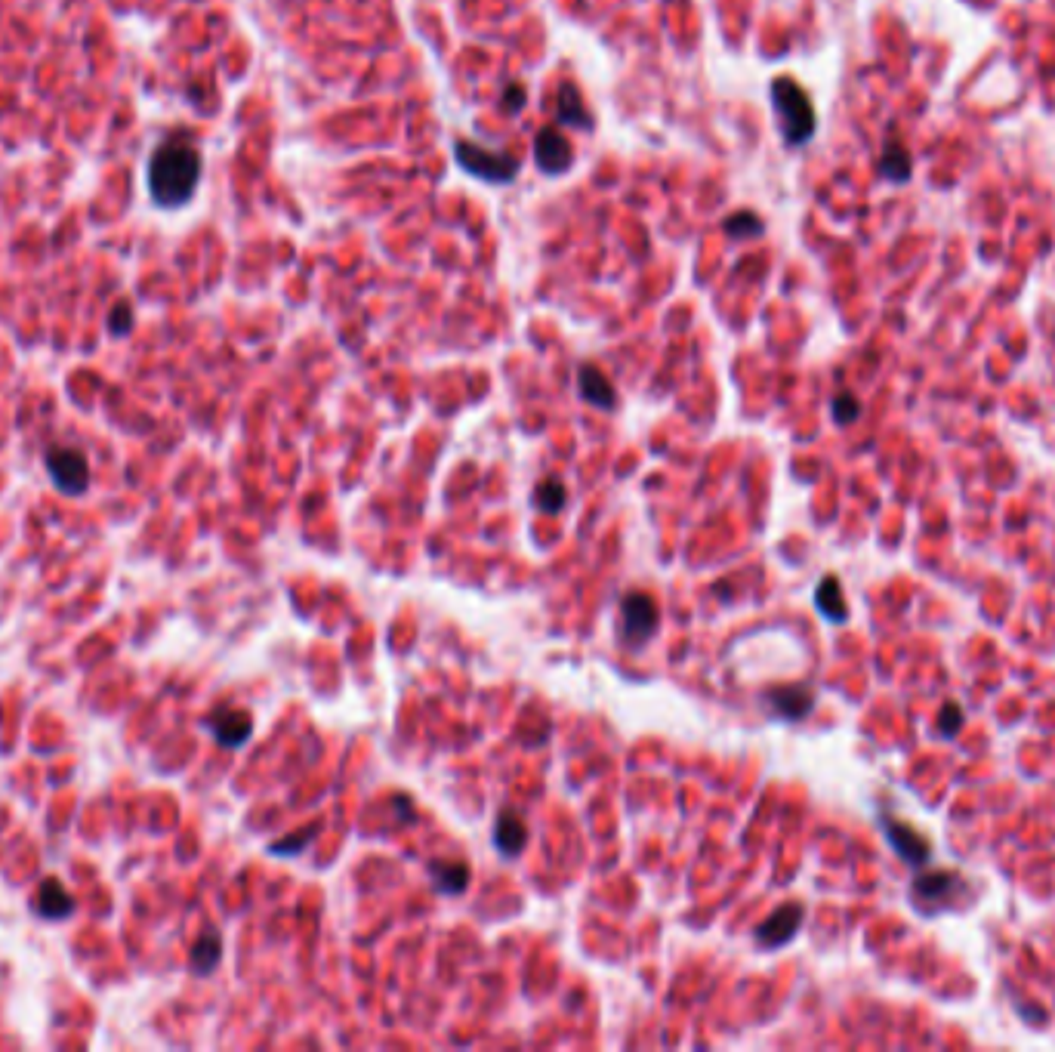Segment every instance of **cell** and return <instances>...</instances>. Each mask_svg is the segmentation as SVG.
<instances>
[{"label":"cell","mask_w":1055,"mask_h":1052,"mask_svg":"<svg viewBox=\"0 0 1055 1052\" xmlns=\"http://www.w3.org/2000/svg\"><path fill=\"white\" fill-rule=\"evenodd\" d=\"M883 821V830H886V840L892 843V849L911 864H926L929 861V840L923 837L920 830H914L911 824L904 821H895L889 815L880 818Z\"/></svg>","instance_id":"cell-10"},{"label":"cell","mask_w":1055,"mask_h":1052,"mask_svg":"<svg viewBox=\"0 0 1055 1052\" xmlns=\"http://www.w3.org/2000/svg\"><path fill=\"white\" fill-rule=\"evenodd\" d=\"M565 503H568V491H565V485H562L559 479L547 476V479L537 482V488H534V506H537L540 513H562Z\"/></svg>","instance_id":"cell-20"},{"label":"cell","mask_w":1055,"mask_h":1052,"mask_svg":"<svg viewBox=\"0 0 1055 1052\" xmlns=\"http://www.w3.org/2000/svg\"><path fill=\"white\" fill-rule=\"evenodd\" d=\"M830 414H833V420L840 423V426H849V423H855V420L861 417V402H858L852 392H840V395H836L833 402H830Z\"/></svg>","instance_id":"cell-23"},{"label":"cell","mask_w":1055,"mask_h":1052,"mask_svg":"<svg viewBox=\"0 0 1055 1052\" xmlns=\"http://www.w3.org/2000/svg\"><path fill=\"white\" fill-rule=\"evenodd\" d=\"M220 960H223V938H220V932H213V929L201 932L198 941L192 945V957H189L192 972L204 978V975H210L216 966H220Z\"/></svg>","instance_id":"cell-18"},{"label":"cell","mask_w":1055,"mask_h":1052,"mask_svg":"<svg viewBox=\"0 0 1055 1052\" xmlns=\"http://www.w3.org/2000/svg\"><path fill=\"white\" fill-rule=\"evenodd\" d=\"M201 170H204V161L195 145L183 139H164L152 152L149 173H145L152 201L161 210L186 207L201 183Z\"/></svg>","instance_id":"cell-1"},{"label":"cell","mask_w":1055,"mask_h":1052,"mask_svg":"<svg viewBox=\"0 0 1055 1052\" xmlns=\"http://www.w3.org/2000/svg\"><path fill=\"white\" fill-rule=\"evenodd\" d=\"M207 729L210 735L216 738V744L226 747V750H238L250 741L253 735V716L247 710H235V707H226V710H216L210 719H207Z\"/></svg>","instance_id":"cell-9"},{"label":"cell","mask_w":1055,"mask_h":1052,"mask_svg":"<svg viewBox=\"0 0 1055 1052\" xmlns=\"http://www.w3.org/2000/svg\"><path fill=\"white\" fill-rule=\"evenodd\" d=\"M960 725H963V710L954 704V701H948V704H944V710H941V719H938V729H941V735H954L957 729H960Z\"/></svg>","instance_id":"cell-25"},{"label":"cell","mask_w":1055,"mask_h":1052,"mask_svg":"<svg viewBox=\"0 0 1055 1052\" xmlns=\"http://www.w3.org/2000/svg\"><path fill=\"white\" fill-rule=\"evenodd\" d=\"M577 389H580V398H584V402L593 405V408H602V411H614L617 408V389L596 365H580Z\"/></svg>","instance_id":"cell-14"},{"label":"cell","mask_w":1055,"mask_h":1052,"mask_svg":"<svg viewBox=\"0 0 1055 1052\" xmlns=\"http://www.w3.org/2000/svg\"><path fill=\"white\" fill-rule=\"evenodd\" d=\"M769 93H772V108H775V118H778L784 142L790 145V149L806 145L815 136V127H818V115H815V105H812L809 93L799 87L790 75L775 78Z\"/></svg>","instance_id":"cell-2"},{"label":"cell","mask_w":1055,"mask_h":1052,"mask_svg":"<svg viewBox=\"0 0 1055 1052\" xmlns=\"http://www.w3.org/2000/svg\"><path fill=\"white\" fill-rule=\"evenodd\" d=\"M491 843L500 855L516 858L522 855V849L528 846V824L522 821L519 812L513 809H500L494 818V830H491Z\"/></svg>","instance_id":"cell-11"},{"label":"cell","mask_w":1055,"mask_h":1052,"mask_svg":"<svg viewBox=\"0 0 1055 1052\" xmlns=\"http://www.w3.org/2000/svg\"><path fill=\"white\" fill-rule=\"evenodd\" d=\"M534 164L547 176H562L574 167V149L559 124L543 127L534 139Z\"/></svg>","instance_id":"cell-7"},{"label":"cell","mask_w":1055,"mask_h":1052,"mask_svg":"<svg viewBox=\"0 0 1055 1052\" xmlns=\"http://www.w3.org/2000/svg\"><path fill=\"white\" fill-rule=\"evenodd\" d=\"M318 837V824H312V827H303V830H297V833H290V837H284V840H275V843H269V852H275V855H284V858H290V855H300L312 840Z\"/></svg>","instance_id":"cell-22"},{"label":"cell","mask_w":1055,"mask_h":1052,"mask_svg":"<svg viewBox=\"0 0 1055 1052\" xmlns=\"http://www.w3.org/2000/svg\"><path fill=\"white\" fill-rule=\"evenodd\" d=\"M963 886V877L951 874V870H935V874H920L914 880V898L920 904H944L951 901V895Z\"/></svg>","instance_id":"cell-16"},{"label":"cell","mask_w":1055,"mask_h":1052,"mask_svg":"<svg viewBox=\"0 0 1055 1052\" xmlns=\"http://www.w3.org/2000/svg\"><path fill=\"white\" fill-rule=\"evenodd\" d=\"M766 704L769 710L784 719V722H799L806 719L815 707V692L812 685L806 682H790V685H775L772 692H766Z\"/></svg>","instance_id":"cell-8"},{"label":"cell","mask_w":1055,"mask_h":1052,"mask_svg":"<svg viewBox=\"0 0 1055 1052\" xmlns=\"http://www.w3.org/2000/svg\"><path fill=\"white\" fill-rule=\"evenodd\" d=\"M454 158H457V164H460L469 176H476V179H482V183H491V186L513 183V179L519 176V170H522V161H519V158L503 155V152H491V149H482V145L466 142V139H457V142H454Z\"/></svg>","instance_id":"cell-3"},{"label":"cell","mask_w":1055,"mask_h":1052,"mask_svg":"<svg viewBox=\"0 0 1055 1052\" xmlns=\"http://www.w3.org/2000/svg\"><path fill=\"white\" fill-rule=\"evenodd\" d=\"M911 170H914V161L907 155V149L898 139H889L880 155V176L889 179V183H907Z\"/></svg>","instance_id":"cell-19"},{"label":"cell","mask_w":1055,"mask_h":1052,"mask_svg":"<svg viewBox=\"0 0 1055 1052\" xmlns=\"http://www.w3.org/2000/svg\"><path fill=\"white\" fill-rule=\"evenodd\" d=\"M803 920H806V908H803V904H796V901L781 904L778 911H772L766 920L756 926V932H753L756 945L766 948V951H775V948L790 945V941L796 938V932H799V926H803Z\"/></svg>","instance_id":"cell-6"},{"label":"cell","mask_w":1055,"mask_h":1052,"mask_svg":"<svg viewBox=\"0 0 1055 1052\" xmlns=\"http://www.w3.org/2000/svg\"><path fill=\"white\" fill-rule=\"evenodd\" d=\"M133 331V306L121 300L112 312H108V334L112 337H127Z\"/></svg>","instance_id":"cell-24"},{"label":"cell","mask_w":1055,"mask_h":1052,"mask_svg":"<svg viewBox=\"0 0 1055 1052\" xmlns=\"http://www.w3.org/2000/svg\"><path fill=\"white\" fill-rule=\"evenodd\" d=\"M44 466H47L53 485L62 494H71V497L87 494V488H90V460H87V454L81 448L53 445L44 454Z\"/></svg>","instance_id":"cell-4"},{"label":"cell","mask_w":1055,"mask_h":1052,"mask_svg":"<svg viewBox=\"0 0 1055 1052\" xmlns=\"http://www.w3.org/2000/svg\"><path fill=\"white\" fill-rule=\"evenodd\" d=\"M429 880L439 895H463L469 889L472 870L460 858H435L429 861Z\"/></svg>","instance_id":"cell-13"},{"label":"cell","mask_w":1055,"mask_h":1052,"mask_svg":"<svg viewBox=\"0 0 1055 1052\" xmlns=\"http://www.w3.org/2000/svg\"><path fill=\"white\" fill-rule=\"evenodd\" d=\"M522 105H525V90H522L519 84H509V87L503 90V108H506V115H519Z\"/></svg>","instance_id":"cell-26"},{"label":"cell","mask_w":1055,"mask_h":1052,"mask_svg":"<svg viewBox=\"0 0 1055 1052\" xmlns=\"http://www.w3.org/2000/svg\"><path fill=\"white\" fill-rule=\"evenodd\" d=\"M722 229H725V235L735 238V241H747V238H759L762 232H766V223H762L753 210H738L732 216H725Z\"/></svg>","instance_id":"cell-21"},{"label":"cell","mask_w":1055,"mask_h":1052,"mask_svg":"<svg viewBox=\"0 0 1055 1052\" xmlns=\"http://www.w3.org/2000/svg\"><path fill=\"white\" fill-rule=\"evenodd\" d=\"M556 124L559 127H580L584 133H593V127H596L593 112L587 108L584 96H580L577 84H571V81H562L556 90Z\"/></svg>","instance_id":"cell-12"},{"label":"cell","mask_w":1055,"mask_h":1052,"mask_svg":"<svg viewBox=\"0 0 1055 1052\" xmlns=\"http://www.w3.org/2000/svg\"><path fill=\"white\" fill-rule=\"evenodd\" d=\"M815 608L824 614L830 624H843V621L849 618L846 593H843L840 580H836L833 574L821 577V584H818V590H815Z\"/></svg>","instance_id":"cell-17"},{"label":"cell","mask_w":1055,"mask_h":1052,"mask_svg":"<svg viewBox=\"0 0 1055 1052\" xmlns=\"http://www.w3.org/2000/svg\"><path fill=\"white\" fill-rule=\"evenodd\" d=\"M34 911L44 920L59 923V920H68L71 911H75V898H71V892L56 877H47L38 886V895H34Z\"/></svg>","instance_id":"cell-15"},{"label":"cell","mask_w":1055,"mask_h":1052,"mask_svg":"<svg viewBox=\"0 0 1055 1052\" xmlns=\"http://www.w3.org/2000/svg\"><path fill=\"white\" fill-rule=\"evenodd\" d=\"M661 627V608L648 593L630 590L621 599V630L630 648H642Z\"/></svg>","instance_id":"cell-5"}]
</instances>
